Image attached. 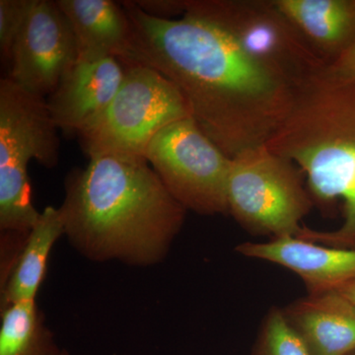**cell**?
Here are the masks:
<instances>
[{"mask_svg":"<svg viewBox=\"0 0 355 355\" xmlns=\"http://www.w3.org/2000/svg\"><path fill=\"white\" fill-rule=\"evenodd\" d=\"M76 37L78 62L121 60L130 38L123 4L113 0H57Z\"/></svg>","mask_w":355,"mask_h":355,"instance_id":"obj_13","label":"cell"},{"mask_svg":"<svg viewBox=\"0 0 355 355\" xmlns=\"http://www.w3.org/2000/svg\"><path fill=\"white\" fill-rule=\"evenodd\" d=\"M60 355H69V354H67V352H62V354H60Z\"/></svg>","mask_w":355,"mask_h":355,"instance_id":"obj_22","label":"cell"},{"mask_svg":"<svg viewBox=\"0 0 355 355\" xmlns=\"http://www.w3.org/2000/svg\"><path fill=\"white\" fill-rule=\"evenodd\" d=\"M137 6L149 15L171 19L172 16L184 14V0H146L135 1Z\"/></svg>","mask_w":355,"mask_h":355,"instance_id":"obj_19","label":"cell"},{"mask_svg":"<svg viewBox=\"0 0 355 355\" xmlns=\"http://www.w3.org/2000/svg\"><path fill=\"white\" fill-rule=\"evenodd\" d=\"M184 17L216 28L252 62L294 88L328 65L275 0H184Z\"/></svg>","mask_w":355,"mask_h":355,"instance_id":"obj_5","label":"cell"},{"mask_svg":"<svg viewBox=\"0 0 355 355\" xmlns=\"http://www.w3.org/2000/svg\"><path fill=\"white\" fill-rule=\"evenodd\" d=\"M125 72V64L114 57L77 62L46 98L58 130L78 137L92 127L118 92Z\"/></svg>","mask_w":355,"mask_h":355,"instance_id":"obj_10","label":"cell"},{"mask_svg":"<svg viewBox=\"0 0 355 355\" xmlns=\"http://www.w3.org/2000/svg\"><path fill=\"white\" fill-rule=\"evenodd\" d=\"M303 173L268 146L231 159L227 182L228 214L254 235L296 236L314 207Z\"/></svg>","mask_w":355,"mask_h":355,"instance_id":"obj_6","label":"cell"},{"mask_svg":"<svg viewBox=\"0 0 355 355\" xmlns=\"http://www.w3.org/2000/svg\"><path fill=\"white\" fill-rule=\"evenodd\" d=\"M327 70L342 80L355 84V46L327 65Z\"/></svg>","mask_w":355,"mask_h":355,"instance_id":"obj_20","label":"cell"},{"mask_svg":"<svg viewBox=\"0 0 355 355\" xmlns=\"http://www.w3.org/2000/svg\"><path fill=\"white\" fill-rule=\"evenodd\" d=\"M130 22L123 64L171 81L198 127L230 158L266 146L286 120L295 89L263 69L210 25L149 15L123 1Z\"/></svg>","mask_w":355,"mask_h":355,"instance_id":"obj_1","label":"cell"},{"mask_svg":"<svg viewBox=\"0 0 355 355\" xmlns=\"http://www.w3.org/2000/svg\"><path fill=\"white\" fill-rule=\"evenodd\" d=\"M46 98L9 78L0 80V227L29 234L39 220L28 166H57L60 140Z\"/></svg>","mask_w":355,"mask_h":355,"instance_id":"obj_4","label":"cell"},{"mask_svg":"<svg viewBox=\"0 0 355 355\" xmlns=\"http://www.w3.org/2000/svg\"><path fill=\"white\" fill-rule=\"evenodd\" d=\"M33 3L34 0H0V53L8 64Z\"/></svg>","mask_w":355,"mask_h":355,"instance_id":"obj_18","label":"cell"},{"mask_svg":"<svg viewBox=\"0 0 355 355\" xmlns=\"http://www.w3.org/2000/svg\"><path fill=\"white\" fill-rule=\"evenodd\" d=\"M336 291L340 292L345 297L349 299L350 301L355 303V282H349V284L338 287Z\"/></svg>","mask_w":355,"mask_h":355,"instance_id":"obj_21","label":"cell"},{"mask_svg":"<svg viewBox=\"0 0 355 355\" xmlns=\"http://www.w3.org/2000/svg\"><path fill=\"white\" fill-rule=\"evenodd\" d=\"M349 355H355V350L354 352H352V354H349Z\"/></svg>","mask_w":355,"mask_h":355,"instance_id":"obj_23","label":"cell"},{"mask_svg":"<svg viewBox=\"0 0 355 355\" xmlns=\"http://www.w3.org/2000/svg\"><path fill=\"white\" fill-rule=\"evenodd\" d=\"M236 251L248 258L277 263L295 272L309 294L336 291L355 282V250L324 246L295 236L266 243H243Z\"/></svg>","mask_w":355,"mask_h":355,"instance_id":"obj_11","label":"cell"},{"mask_svg":"<svg viewBox=\"0 0 355 355\" xmlns=\"http://www.w3.org/2000/svg\"><path fill=\"white\" fill-rule=\"evenodd\" d=\"M275 2L327 64L355 46V0Z\"/></svg>","mask_w":355,"mask_h":355,"instance_id":"obj_14","label":"cell"},{"mask_svg":"<svg viewBox=\"0 0 355 355\" xmlns=\"http://www.w3.org/2000/svg\"><path fill=\"white\" fill-rule=\"evenodd\" d=\"M313 355L355 350V303L336 291L309 294L284 310Z\"/></svg>","mask_w":355,"mask_h":355,"instance_id":"obj_12","label":"cell"},{"mask_svg":"<svg viewBox=\"0 0 355 355\" xmlns=\"http://www.w3.org/2000/svg\"><path fill=\"white\" fill-rule=\"evenodd\" d=\"M253 355H313L284 311L273 308L266 315Z\"/></svg>","mask_w":355,"mask_h":355,"instance_id":"obj_17","label":"cell"},{"mask_svg":"<svg viewBox=\"0 0 355 355\" xmlns=\"http://www.w3.org/2000/svg\"><path fill=\"white\" fill-rule=\"evenodd\" d=\"M125 65V77L108 108L78 135L89 159L101 155L146 158L149 144L163 128L191 116L176 86L158 71Z\"/></svg>","mask_w":355,"mask_h":355,"instance_id":"obj_7","label":"cell"},{"mask_svg":"<svg viewBox=\"0 0 355 355\" xmlns=\"http://www.w3.org/2000/svg\"><path fill=\"white\" fill-rule=\"evenodd\" d=\"M266 146L301 170L314 205L329 209L343 202L340 227H302L296 237L355 250V84L326 67L299 86L289 114Z\"/></svg>","mask_w":355,"mask_h":355,"instance_id":"obj_3","label":"cell"},{"mask_svg":"<svg viewBox=\"0 0 355 355\" xmlns=\"http://www.w3.org/2000/svg\"><path fill=\"white\" fill-rule=\"evenodd\" d=\"M78 62L76 37L55 0H34L11 55L9 78L49 97Z\"/></svg>","mask_w":355,"mask_h":355,"instance_id":"obj_9","label":"cell"},{"mask_svg":"<svg viewBox=\"0 0 355 355\" xmlns=\"http://www.w3.org/2000/svg\"><path fill=\"white\" fill-rule=\"evenodd\" d=\"M147 162L186 210L228 214L231 159L189 116L163 128L149 144Z\"/></svg>","mask_w":355,"mask_h":355,"instance_id":"obj_8","label":"cell"},{"mask_svg":"<svg viewBox=\"0 0 355 355\" xmlns=\"http://www.w3.org/2000/svg\"><path fill=\"white\" fill-rule=\"evenodd\" d=\"M62 234L64 224L60 209L46 207L28 234L27 242L14 266L4 291V307L21 301L35 300L46 275L51 249Z\"/></svg>","mask_w":355,"mask_h":355,"instance_id":"obj_15","label":"cell"},{"mask_svg":"<svg viewBox=\"0 0 355 355\" xmlns=\"http://www.w3.org/2000/svg\"><path fill=\"white\" fill-rule=\"evenodd\" d=\"M62 352L42 323L36 301H21L4 307L0 355H60Z\"/></svg>","mask_w":355,"mask_h":355,"instance_id":"obj_16","label":"cell"},{"mask_svg":"<svg viewBox=\"0 0 355 355\" xmlns=\"http://www.w3.org/2000/svg\"><path fill=\"white\" fill-rule=\"evenodd\" d=\"M64 234L93 260L146 266L160 261L186 209L146 158L101 155L65 182Z\"/></svg>","mask_w":355,"mask_h":355,"instance_id":"obj_2","label":"cell"}]
</instances>
